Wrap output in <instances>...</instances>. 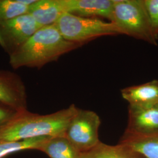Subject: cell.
Returning a JSON list of instances; mask_svg holds the SVG:
<instances>
[{"label": "cell", "instance_id": "1", "mask_svg": "<svg viewBox=\"0 0 158 158\" xmlns=\"http://www.w3.org/2000/svg\"><path fill=\"white\" fill-rule=\"evenodd\" d=\"M77 109L72 104L49 114L40 115L28 110L19 113L0 128V142L19 141L41 136H65Z\"/></svg>", "mask_w": 158, "mask_h": 158}, {"label": "cell", "instance_id": "2", "mask_svg": "<svg viewBox=\"0 0 158 158\" xmlns=\"http://www.w3.org/2000/svg\"><path fill=\"white\" fill-rule=\"evenodd\" d=\"M82 45L65 40L55 24L42 27L10 57L12 68L41 69Z\"/></svg>", "mask_w": 158, "mask_h": 158}, {"label": "cell", "instance_id": "3", "mask_svg": "<svg viewBox=\"0 0 158 158\" xmlns=\"http://www.w3.org/2000/svg\"><path fill=\"white\" fill-rule=\"evenodd\" d=\"M112 22L122 34L158 45L143 0H114Z\"/></svg>", "mask_w": 158, "mask_h": 158}, {"label": "cell", "instance_id": "4", "mask_svg": "<svg viewBox=\"0 0 158 158\" xmlns=\"http://www.w3.org/2000/svg\"><path fill=\"white\" fill-rule=\"evenodd\" d=\"M55 25L65 40L82 45L100 36L122 34L113 22L79 17L69 12L63 14Z\"/></svg>", "mask_w": 158, "mask_h": 158}, {"label": "cell", "instance_id": "5", "mask_svg": "<svg viewBox=\"0 0 158 158\" xmlns=\"http://www.w3.org/2000/svg\"><path fill=\"white\" fill-rule=\"evenodd\" d=\"M100 124L101 120L97 113L78 108L65 136L80 152H87L101 142L98 134Z\"/></svg>", "mask_w": 158, "mask_h": 158}, {"label": "cell", "instance_id": "6", "mask_svg": "<svg viewBox=\"0 0 158 158\" xmlns=\"http://www.w3.org/2000/svg\"><path fill=\"white\" fill-rule=\"evenodd\" d=\"M41 27L29 13L0 23V46L10 56Z\"/></svg>", "mask_w": 158, "mask_h": 158}, {"label": "cell", "instance_id": "7", "mask_svg": "<svg viewBox=\"0 0 158 158\" xmlns=\"http://www.w3.org/2000/svg\"><path fill=\"white\" fill-rule=\"evenodd\" d=\"M0 105L18 113L28 110L26 87L17 74L0 70Z\"/></svg>", "mask_w": 158, "mask_h": 158}, {"label": "cell", "instance_id": "8", "mask_svg": "<svg viewBox=\"0 0 158 158\" xmlns=\"http://www.w3.org/2000/svg\"><path fill=\"white\" fill-rule=\"evenodd\" d=\"M128 124L124 133L148 135L158 132V103L145 107L128 106Z\"/></svg>", "mask_w": 158, "mask_h": 158}, {"label": "cell", "instance_id": "9", "mask_svg": "<svg viewBox=\"0 0 158 158\" xmlns=\"http://www.w3.org/2000/svg\"><path fill=\"white\" fill-rule=\"evenodd\" d=\"M68 12V0H36L29 6L28 13L42 27L55 24Z\"/></svg>", "mask_w": 158, "mask_h": 158}, {"label": "cell", "instance_id": "10", "mask_svg": "<svg viewBox=\"0 0 158 158\" xmlns=\"http://www.w3.org/2000/svg\"><path fill=\"white\" fill-rule=\"evenodd\" d=\"M69 12L79 17L113 20L114 0H68Z\"/></svg>", "mask_w": 158, "mask_h": 158}, {"label": "cell", "instance_id": "11", "mask_svg": "<svg viewBox=\"0 0 158 158\" xmlns=\"http://www.w3.org/2000/svg\"><path fill=\"white\" fill-rule=\"evenodd\" d=\"M123 98L134 107H145L158 103V80L127 87L121 90Z\"/></svg>", "mask_w": 158, "mask_h": 158}, {"label": "cell", "instance_id": "12", "mask_svg": "<svg viewBox=\"0 0 158 158\" xmlns=\"http://www.w3.org/2000/svg\"><path fill=\"white\" fill-rule=\"evenodd\" d=\"M119 143L130 147L145 158H158V132L148 135L124 133Z\"/></svg>", "mask_w": 158, "mask_h": 158}, {"label": "cell", "instance_id": "13", "mask_svg": "<svg viewBox=\"0 0 158 158\" xmlns=\"http://www.w3.org/2000/svg\"><path fill=\"white\" fill-rule=\"evenodd\" d=\"M80 158H145L124 144L108 145L100 142L90 150L81 153Z\"/></svg>", "mask_w": 158, "mask_h": 158}, {"label": "cell", "instance_id": "14", "mask_svg": "<svg viewBox=\"0 0 158 158\" xmlns=\"http://www.w3.org/2000/svg\"><path fill=\"white\" fill-rule=\"evenodd\" d=\"M39 151L49 158H80L81 154L65 136L50 137Z\"/></svg>", "mask_w": 158, "mask_h": 158}, {"label": "cell", "instance_id": "15", "mask_svg": "<svg viewBox=\"0 0 158 158\" xmlns=\"http://www.w3.org/2000/svg\"><path fill=\"white\" fill-rule=\"evenodd\" d=\"M36 0H0V23L28 13Z\"/></svg>", "mask_w": 158, "mask_h": 158}, {"label": "cell", "instance_id": "16", "mask_svg": "<svg viewBox=\"0 0 158 158\" xmlns=\"http://www.w3.org/2000/svg\"><path fill=\"white\" fill-rule=\"evenodd\" d=\"M49 136H41L19 141L0 142V158L25 150H40Z\"/></svg>", "mask_w": 158, "mask_h": 158}, {"label": "cell", "instance_id": "17", "mask_svg": "<svg viewBox=\"0 0 158 158\" xmlns=\"http://www.w3.org/2000/svg\"><path fill=\"white\" fill-rule=\"evenodd\" d=\"M153 32L158 38V0H143Z\"/></svg>", "mask_w": 158, "mask_h": 158}, {"label": "cell", "instance_id": "18", "mask_svg": "<svg viewBox=\"0 0 158 158\" xmlns=\"http://www.w3.org/2000/svg\"><path fill=\"white\" fill-rule=\"evenodd\" d=\"M18 113L0 105V128L14 118Z\"/></svg>", "mask_w": 158, "mask_h": 158}]
</instances>
